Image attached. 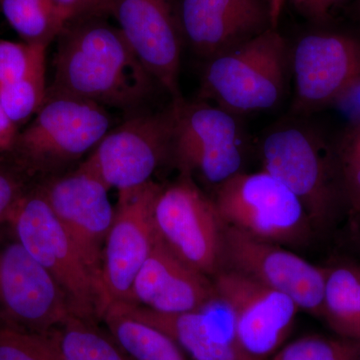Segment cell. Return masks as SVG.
Masks as SVG:
<instances>
[{"instance_id": "cell-1", "label": "cell", "mask_w": 360, "mask_h": 360, "mask_svg": "<svg viewBox=\"0 0 360 360\" xmlns=\"http://www.w3.org/2000/svg\"><path fill=\"white\" fill-rule=\"evenodd\" d=\"M73 20L59 35L49 89L122 110L146 103L158 82L120 28L87 16Z\"/></svg>"}, {"instance_id": "cell-2", "label": "cell", "mask_w": 360, "mask_h": 360, "mask_svg": "<svg viewBox=\"0 0 360 360\" xmlns=\"http://www.w3.org/2000/svg\"><path fill=\"white\" fill-rule=\"evenodd\" d=\"M110 129L106 108L49 87L44 103L20 130L9 155L39 181L91 153Z\"/></svg>"}, {"instance_id": "cell-3", "label": "cell", "mask_w": 360, "mask_h": 360, "mask_svg": "<svg viewBox=\"0 0 360 360\" xmlns=\"http://www.w3.org/2000/svg\"><path fill=\"white\" fill-rule=\"evenodd\" d=\"M286 63L283 37L274 28L259 32L207 59L200 99L236 116L274 108L283 96Z\"/></svg>"}, {"instance_id": "cell-4", "label": "cell", "mask_w": 360, "mask_h": 360, "mask_svg": "<svg viewBox=\"0 0 360 360\" xmlns=\"http://www.w3.org/2000/svg\"><path fill=\"white\" fill-rule=\"evenodd\" d=\"M262 169L302 201L315 229L335 221L343 207L333 142L307 125L285 123L270 130L260 146Z\"/></svg>"}, {"instance_id": "cell-5", "label": "cell", "mask_w": 360, "mask_h": 360, "mask_svg": "<svg viewBox=\"0 0 360 360\" xmlns=\"http://www.w3.org/2000/svg\"><path fill=\"white\" fill-rule=\"evenodd\" d=\"M212 200L224 224L258 240L300 245L315 229L302 201L264 169L234 175L215 187Z\"/></svg>"}, {"instance_id": "cell-6", "label": "cell", "mask_w": 360, "mask_h": 360, "mask_svg": "<svg viewBox=\"0 0 360 360\" xmlns=\"http://www.w3.org/2000/svg\"><path fill=\"white\" fill-rule=\"evenodd\" d=\"M22 245L56 281L73 314L101 319V302L96 281L37 184L7 220Z\"/></svg>"}, {"instance_id": "cell-7", "label": "cell", "mask_w": 360, "mask_h": 360, "mask_svg": "<svg viewBox=\"0 0 360 360\" xmlns=\"http://www.w3.org/2000/svg\"><path fill=\"white\" fill-rule=\"evenodd\" d=\"M172 153L181 174L213 188L243 172V134L236 115L207 101L172 99Z\"/></svg>"}, {"instance_id": "cell-8", "label": "cell", "mask_w": 360, "mask_h": 360, "mask_svg": "<svg viewBox=\"0 0 360 360\" xmlns=\"http://www.w3.org/2000/svg\"><path fill=\"white\" fill-rule=\"evenodd\" d=\"M156 236L184 264L212 278L224 266V224L212 198L181 174L153 205Z\"/></svg>"}, {"instance_id": "cell-9", "label": "cell", "mask_w": 360, "mask_h": 360, "mask_svg": "<svg viewBox=\"0 0 360 360\" xmlns=\"http://www.w3.org/2000/svg\"><path fill=\"white\" fill-rule=\"evenodd\" d=\"M71 315L56 281L28 252L11 225L0 224V322L46 335Z\"/></svg>"}, {"instance_id": "cell-10", "label": "cell", "mask_w": 360, "mask_h": 360, "mask_svg": "<svg viewBox=\"0 0 360 360\" xmlns=\"http://www.w3.org/2000/svg\"><path fill=\"white\" fill-rule=\"evenodd\" d=\"M174 111L136 115L110 129L79 167L108 189L118 193L151 181L163 160L170 158Z\"/></svg>"}, {"instance_id": "cell-11", "label": "cell", "mask_w": 360, "mask_h": 360, "mask_svg": "<svg viewBox=\"0 0 360 360\" xmlns=\"http://www.w3.org/2000/svg\"><path fill=\"white\" fill-rule=\"evenodd\" d=\"M231 307L238 360H270L283 347L300 311L288 296L229 269L212 277Z\"/></svg>"}, {"instance_id": "cell-12", "label": "cell", "mask_w": 360, "mask_h": 360, "mask_svg": "<svg viewBox=\"0 0 360 360\" xmlns=\"http://www.w3.org/2000/svg\"><path fill=\"white\" fill-rule=\"evenodd\" d=\"M292 111L311 115L360 90V40L343 33H311L291 53Z\"/></svg>"}, {"instance_id": "cell-13", "label": "cell", "mask_w": 360, "mask_h": 360, "mask_svg": "<svg viewBox=\"0 0 360 360\" xmlns=\"http://www.w3.org/2000/svg\"><path fill=\"white\" fill-rule=\"evenodd\" d=\"M37 186L96 281L101 302L104 245L115 219L110 189L80 167L68 174L39 180Z\"/></svg>"}, {"instance_id": "cell-14", "label": "cell", "mask_w": 360, "mask_h": 360, "mask_svg": "<svg viewBox=\"0 0 360 360\" xmlns=\"http://www.w3.org/2000/svg\"><path fill=\"white\" fill-rule=\"evenodd\" d=\"M161 187L151 180L118 193L103 250L101 319L110 304L129 300L135 277L153 250L156 238L153 205Z\"/></svg>"}, {"instance_id": "cell-15", "label": "cell", "mask_w": 360, "mask_h": 360, "mask_svg": "<svg viewBox=\"0 0 360 360\" xmlns=\"http://www.w3.org/2000/svg\"><path fill=\"white\" fill-rule=\"evenodd\" d=\"M288 296L298 309L321 317L323 266L283 246L258 240L224 224V266Z\"/></svg>"}, {"instance_id": "cell-16", "label": "cell", "mask_w": 360, "mask_h": 360, "mask_svg": "<svg viewBox=\"0 0 360 360\" xmlns=\"http://www.w3.org/2000/svg\"><path fill=\"white\" fill-rule=\"evenodd\" d=\"M106 6L144 68L172 99L179 89L181 42L168 0H108Z\"/></svg>"}, {"instance_id": "cell-17", "label": "cell", "mask_w": 360, "mask_h": 360, "mask_svg": "<svg viewBox=\"0 0 360 360\" xmlns=\"http://www.w3.org/2000/svg\"><path fill=\"white\" fill-rule=\"evenodd\" d=\"M217 295L212 278L184 264L156 236L127 302L174 314L200 309Z\"/></svg>"}, {"instance_id": "cell-18", "label": "cell", "mask_w": 360, "mask_h": 360, "mask_svg": "<svg viewBox=\"0 0 360 360\" xmlns=\"http://www.w3.org/2000/svg\"><path fill=\"white\" fill-rule=\"evenodd\" d=\"M115 304L160 329L193 360H238L233 314L219 295L200 309L181 314H160L129 302Z\"/></svg>"}, {"instance_id": "cell-19", "label": "cell", "mask_w": 360, "mask_h": 360, "mask_svg": "<svg viewBox=\"0 0 360 360\" xmlns=\"http://www.w3.org/2000/svg\"><path fill=\"white\" fill-rule=\"evenodd\" d=\"M264 11L255 0H182L180 25L187 41L210 59L258 34Z\"/></svg>"}, {"instance_id": "cell-20", "label": "cell", "mask_w": 360, "mask_h": 360, "mask_svg": "<svg viewBox=\"0 0 360 360\" xmlns=\"http://www.w3.org/2000/svg\"><path fill=\"white\" fill-rule=\"evenodd\" d=\"M323 269L321 319L336 335L360 340V262L336 258Z\"/></svg>"}, {"instance_id": "cell-21", "label": "cell", "mask_w": 360, "mask_h": 360, "mask_svg": "<svg viewBox=\"0 0 360 360\" xmlns=\"http://www.w3.org/2000/svg\"><path fill=\"white\" fill-rule=\"evenodd\" d=\"M110 335L132 360H193L160 329L110 304L101 317Z\"/></svg>"}, {"instance_id": "cell-22", "label": "cell", "mask_w": 360, "mask_h": 360, "mask_svg": "<svg viewBox=\"0 0 360 360\" xmlns=\"http://www.w3.org/2000/svg\"><path fill=\"white\" fill-rule=\"evenodd\" d=\"M63 360H132L96 321L71 315L49 333Z\"/></svg>"}, {"instance_id": "cell-23", "label": "cell", "mask_w": 360, "mask_h": 360, "mask_svg": "<svg viewBox=\"0 0 360 360\" xmlns=\"http://www.w3.org/2000/svg\"><path fill=\"white\" fill-rule=\"evenodd\" d=\"M0 7L22 41L46 49L70 22L54 0H0Z\"/></svg>"}, {"instance_id": "cell-24", "label": "cell", "mask_w": 360, "mask_h": 360, "mask_svg": "<svg viewBox=\"0 0 360 360\" xmlns=\"http://www.w3.org/2000/svg\"><path fill=\"white\" fill-rule=\"evenodd\" d=\"M343 207L350 222L360 219V115L333 142Z\"/></svg>"}, {"instance_id": "cell-25", "label": "cell", "mask_w": 360, "mask_h": 360, "mask_svg": "<svg viewBox=\"0 0 360 360\" xmlns=\"http://www.w3.org/2000/svg\"><path fill=\"white\" fill-rule=\"evenodd\" d=\"M270 360H360V340L303 336L283 345Z\"/></svg>"}, {"instance_id": "cell-26", "label": "cell", "mask_w": 360, "mask_h": 360, "mask_svg": "<svg viewBox=\"0 0 360 360\" xmlns=\"http://www.w3.org/2000/svg\"><path fill=\"white\" fill-rule=\"evenodd\" d=\"M45 72L46 68L15 84L0 86V105L18 127L30 122L44 103L49 89Z\"/></svg>"}, {"instance_id": "cell-27", "label": "cell", "mask_w": 360, "mask_h": 360, "mask_svg": "<svg viewBox=\"0 0 360 360\" xmlns=\"http://www.w3.org/2000/svg\"><path fill=\"white\" fill-rule=\"evenodd\" d=\"M0 360H63L51 336L0 322Z\"/></svg>"}, {"instance_id": "cell-28", "label": "cell", "mask_w": 360, "mask_h": 360, "mask_svg": "<svg viewBox=\"0 0 360 360\" xmlns=\"http://www.w3.org/2000/svg\"><path fill=\"white\" fill-rule=\"evenodd\" d=\"M46 47L0 39V86L20 82L45 65Z\"/></svg>"}, {"instance_id": "cell-29", "label": "cell", "mask_w": 360, "mask_h": 360, "mask_svg": "<svg viewBox=\"0 0 360 360\" xmlns=\"http://www.w3.org/2000/svg\"><path fill=\"white\" fill-rule=\"evenodd\" d=\"M35 180L9 153H0V224L8 220Z\"/></svg>"}, {"instance_id": "cell-30", "label": "cell", "mask_w": 360, "mask_h": 360, "mask_svg": "<svg viewBox=\"0 0 360 360\" xmlns=\"http://www.w3.org/2000/svg\"><path fill=\"white\" fill-rule=\"evenodd\" d=\"M293 6L305 15L314 20L328 18L333 7L345 0H290Z\"/></svg>"}, {"instance_id": "cell-31", "label": "cell", "mask_w": 360, "mask_h": 360, "mask_svg": "<svg viewBox=\"0 0 360 360\" xmlns=\"http://www.w3.org/2000/svg\"><path fill=\"white\" fill-rule=\"evenodd\" d=\"M20 130L0 105V153H9L13 150Z\"/></svg>"}, {"instance_id": "cell-32", "label": "cell", "mask_w": 360, "mask_h": 360, "mask_svg": "<svg viewBox=\"0 0 360 360\" xmlns=\"http://www.w3.org/2000/svg\"><path fill=\"white\" fill-rule=\"evenodd\" d=\"M286 0H269V18L271 28L276 30Z\"/></svg>"}, {"instance_id": "cell-33", "label": "cell", "mask_w": 360, "mask_h": 360, "mask_svg": "<svg viewBox=\"0 0 360 360\" xmlns=\"http://www.w3.org/2000/svg\"><path fill=\"white\" fill-rule=\"evenodd\" d=\"M350 224H352L350 225H352V231L354 233V243L360 255V219L350 222Z\"/></svg>"}, {"instance_id": "cell-34", "label": "cell", "mask_w": 360, "mask_h": 360, "mask_svg": "<svg viewBox=\"0 0 360 360\" xmlns=\"http://www.w3.org/2000/svg\"><path fill=\"white\" fill-rule=\"evenodd\" d=\"M103 1H104V4H105L106 6V2H108V0H103Z\"/></svg>"}]
</instances>
